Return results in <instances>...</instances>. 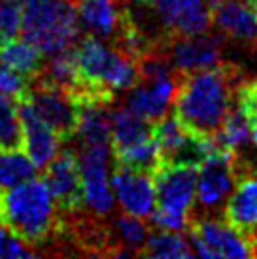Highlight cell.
<instances>
[{"instance_id":"obj_1","label":"cell","mask_w":257,"mask_h":259,"mask_svg":"<svg viewBox=\"0 0 257 259\" xmlns=\"http://www.w3.org/2000/svg\"><path fill=\"white\" fill-rule=\"evenodd\" d=\"M176 76L174 117L195 137L214 138L236 101V89L242 81L240 68L223 63L197 72H176Z\"/></svg>"},{"instance_id":"obj_2","label":"cell","mask_w":257,"mask_h":259,"mask_svg":"<svg viewBox=\"0 0 257 259\" xmlns=\"http://www.w3.org/2000/svg\"><path fill=\"white\" fill-rule=\"evenodd\" d=\"M55 202L44 180L0 187V222L30 246H42L59 229Z\"/></svg>"},{"instance_id":"obj_3","label":"cell","mask_w":257,"mask_h":259,"mask_svg":"<svg viewBox=\"0 0 257 259\" xmlns=\"http://www.w3.org/2000/svg\"><path fill=\"white\" fill-rule=\"evenodd\" d=\"M21 34L44 55H55L74 46L79 34L76 0H21Z\"/></svg>"},{"instance_id":"obj_4","label":"cell","mask_w":257,"mask_h":259,"mask_svg":"<svg viewBox=\"0 0 257 259\" xmlns=\"http://www.w3.org/2000/svg\"><path fill=\"white\" fill-rule=\"evenodd\" d=\"M197 174L199 168L189 165H161L153 174L157 206L150 218L155 227L178 233L187 229L197 199Z\"/></svg>"},{"instance_id":"obj_5","label":"cell","mask_w":257,"mask_h":259,"mask_svg":"<svg viewBox=\"0 0 257 259\" xmlns=\"http://www.w3.org/2000/svg\"><path fill=\"white\" fill-rule=\"evenodd\" d=\"M250 166L240 153L216 144L212 153L199 166L197 174V202L206 212H214L225 204L235 189L238 176Z\"/></svg>"},{"instance_id":"obj_6","label":"cell","mask_w":257,"mask_h":259,"mask_svg":"<svg viewBox=\"0 0 257 259\" xmlns=\"http://www.w3.org/2000/svg\"><path fill=\"white\" fill-rule=\"evenodd\" d=\"M187 231L202 257H257V246L220 218H189Z\"/></svg>"},{"instance_id":"obj_7","label":"cell","mask_w":257,"mask_h":259,"mask_svg":"<svg viewBox=\"0 0 257 259\" xmlns=\"http://www.w3.org/2000/svg\"><path fill=\"white\" fill-rule=\"evenodd\" d=\"M42 180L57 210L64 216L79 214L83 208V182L76 151L63 150L42 168Z\"/></svg>"},{"instance_id":"obj_8","label":"cell","mask_w":257,"mask_h":259,"mask_svg":"<svg viewBox=\"0 0 257 259\" xmlns=\"http://www.w3.org/2000/svg\"><path fill=\"white\" fill-rule=\"evenodd\" d=\"M159 50L174 72H197L223 65L222 40L208 32L163 38L159 40Z\"/></svg>"},{"instance_id":"obj_9","label":"cell","mask_w":257,"mask_h":259,"mask_svg":"<svg viewBox=\"0 0 257 259\" xmlns=\"http://www.w3.org/2000/svg\"><path fill=\"white\" fill-rule=\"evenodd\" d=\"M27 97L32 102L36 112L57 133L61 142H68L72 138H76L78 110L64 89L53 85L42 78H34L30 79Z\"/></svg>"},{"instance_id":"obj_10","label":"cell","mask_w":257,"mask_h":259,"mask_svg":"<svg viewBox=\"0 0 257 259\" xmlns=\"http://www.w3.org/2000/svg\"><path fill=\"white\" fill-rule=\"evenodd\" d=\"M150 4L163 38L202 34L212 25V12L204 0H150Z\"/></svg>"},{"instance_id":"obj_11","label":"cell","mask_w":257,"mask_h":259,"mask_svg":"<svg viewBox=\"0 0 257 259\" xmlns=\"http://www.w3.org/2000/svg\"><path fill=\"white\" fill-rule=\"evenodd\" d=\"M110 150L99 148H79V168L83 182V204L95 216L106 218L114 210V191L108 182L106 159Z\"/></svg>"},{"instance_id":"obj_12","label":"cell","mask_w":257,"mask_h":259,"mask_svg":"<svg viewBox=\"0 0 257 259\" xmlns=\"http://www.w3.org/2000/svg\"><path fill=\"white\" fill-rule=\"evenodd\" d=\"M110 184L123 212L138 218L153 214L157 206V189L151 174L115 165Z\"/></svg>"},{"instance_id":"obj_13","label":"cell","mask_w":257,"mask_h":259,"mask_svg":"<svg viewBox=\"0 0 257 259\" xmlns=\"http://www.w3.org/2000/svg\"><path fill=\"white\" fill-rule=\"evenodd\" d=\"M15 104L23 129V150L36 165V168H44L59 153L61 138L36 112L27 93L15 99Z\"/></svg>"},{"instance_id":"obj_14","label":"cell","mask_w":257,"mask_h":259,"mask_svg":"<svg viewBox=\"0 0 257 259\" xmlns=\"http://www.w3.org/2000/svg\"><path fill=\"white\" fill-rule=\"evenodd\" d=\"M222 220L257 246V172L248 166L223 204Z\"/></svg>"},{"instance_id":"obj_15","label":"cell","mask_w":257,"mask_h":259,"mask_svg":"<svg viewBox=\"0 0 257 259\" xmlns=\"http://www.w3.org/2000/svg\"><path fill=\"white\" fill-rule=\"evenodd\" d=\"M212 25L235 42L257 46V0H223L212 10Z\"/></svg>"},{"instance_id":"obj_16","label":"cell","mask_w":257,"mask_h":259,"mask_svg":"<svg viewBox=\"0 0 257 259\" xmlns=\"http://www.w3.org/2000/svg\"><path fill=\"white\" fill-rule=\"evenodd\" d=\"M79 27L89 30L97 38H106L115 42L121 30L127 10L121 8L119 0H76Z\"/></svg>"},{"instance_id":"obj_17","label":"cell","mask_w":257,"mask_h":259,"mask_svg":"<svg viewBox=\"0 0 257 259\" xmlns=\"http://www.w3.org/2000/svg\"><path fill=\"white\" fill-rule=\"evenodd\" d=\"M72 51H74L78 83L89 87H104V72H106L108 61L112 55V48L104 46L97 36L89 34V36L81 38L72 48Z\"/></svg>"},{"instance_id":"obj_18","label":"cell","mask_w":257,"mask_h":259,"mask_svg":"<svg viewBox=\"0 0 257 259\" xmlns=\"http://www.w3.org/2000/svg\"><path fill=\"white\" fill-rule=\"evenodd\" d=\"M110 125H112V138H110L112 153L133 148L153 137V123L135 114L131 108L114 110L110 115Z\"/></svg>"},{"instance_id":"obj_19","label":"cell","mask_w":257,"mask_h":259,"mask_svg":"<svg viewBox=\"0 0 257 259\" xmlns=\"http://www.w3.org/2000/svg\"><path fill=\"white\" fill-rule=\"evenodd\" d=\"M146 238H148V225L138 216L125 212L115 218L110 227L112 255H119V257L140 255Z\"/></svg>"},{"instance_id":"obj_20","label":"cell","mask_w":257,"mask_h":259,"mask_svg":"<svg viewBox=\"0 0 257 259\" xmlns=\"http://www.w3.org/2000/svg\"><path fill=\"white\" fill-rule=\"evenodd\" d=\"M0 63L17 70L25 78L34 79L44 68V53L29 40L12 38L0 42Z\"/></svg>"},{"instance_id":"obj_21","label":"cell","mask_w":257,"mask_h":259,"mask_svg":"<svg viewBox=\"0 0 257 259\" xmlns=\"http://www.w3.org/2000/svg\"><path fill=\"white\" fill-rule=\"evenodd\" d=\"M140 255L144 257H174L187 259L195 255V250L186 242V238L178 235V231L155 229L148 233L146 244H144Z\"/></svg>"},{"instance_id":"obj_22","label":"cell","mask_w":257,"mask_h":259,"mask_svg":"<svg viewBox=\"0 0 257 259\" xmlns=\"http://www.w3.org/2000/svg\"><path fill=\"white\" fill-rule=\"evenodd\" d=\"M115 165L127 166V168H135L140 172L153 174L157 172L161 165H163V159H161V151H159V144L155 140V135L151 138H148L146 142L127 148V150L115 151L114 153Z\"/></svg>"},{"instance_id":"obj_23","label":"cell","mask_w":257,"mask_h":259,"mask_svg":"<svg viewBox=\"0 0 257 259\" xmlns=\"http://www.w3.org/2000/svg\"><path fill=\"white\" fill-rule=\"evenodd\" d=\"M23 150V129L17 104L12 97L0 95V151Z\"/></svg>"},{"instance_id":"obj_24","label":"cell","mask_w":257,"mask_h":259,"mask_svg":"<svg viewBox=\"0 0 257 259\" xmlns=\"http://www.w3.org/2000/svg\"><path fill=\"white\" fill-rule=\"evenodd\" d=\"M36 165L29 155L17 151H0V187H12L15 184L34 178Z\"/></svg>"},{"instance_id":"obj_25","label":"cell","mask_w":257,"mask_h":259,"mask_svg":"<svg viewBox=\"0 0 257 259\" xmlns=\"http://www.w3.org/2000/svg\"><path fill=\"white\" fill-rule=\"evenodd\" d=\"M23 4L21 0H0V42L21 34Z\"/></svg>"},{"instance_id":"obj_26","label":"cell","mask_w":257,"mask_h":259,"mask_svg":"<svg viewBox=\"0 0 257 259\" xmlns=\"http://www.w3.org/2000/svg\"><path fill=\"white\" fill-rule=\"evenodd\" d=\"M29 79L25 78L23 74H19L17 70L10 68V66L0 63V95H6L12 99H19L21 95L27 93L29 89Z\"/></svg>"},{"instance_id":"obj_27","label":"cell","mask_w":257,"mask_h":259,"mask_svg":"<svg viewBox=\"0 0 257 259\" xmlns=\"http://www.w3.org/2000/svg\"><path fill=\"white\" fill-rule=\"evenodd\" d=\"M204 2H206V6L210 8V12H212L216 6H220V4H222L223 0H204Z\"/></svg>"},{"instance_id":"obj_28","label":"cell","mask_w":257,"mask_h":259,"mask_svg":"<svg viewBox=\"0 0 257 259\" xmlns=\"http://www.w3.org/2000/svg\"><path fill=\"white\" fill-rule=\"evenodd\" d=\"M250 85H251V91H253L257 97V79H250Z\"/></svg>"},{"instance_id":"obj_29","label":"cell","mask_w":257,"mask_h":259,"mask_svg":"<svg viewBox=\"0 0 257 259\" xmlns=\"http://www.w3.org/2000/svg\"><path fill=\"white\" fill-rule=\"evenodd\" d=\"M131 2H135V4H150V0H131Z\"/></svg>"}]
</instances>
